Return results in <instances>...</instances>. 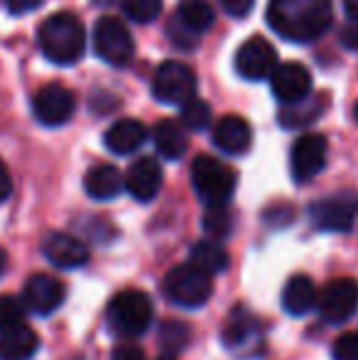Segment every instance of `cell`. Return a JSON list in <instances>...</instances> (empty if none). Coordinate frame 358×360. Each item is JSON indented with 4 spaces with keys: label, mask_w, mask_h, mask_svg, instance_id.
I'll return each mask as SVG.
<instances>
[{
    "label": "cell",
    "mask_w": 358,
    "mask_h": 360,
    "mask_svg": "<svg viewBox=\"0 0 358 360\" xmlns=\"http://www.w3.org/2000/svg\"><path fill=\"white\" fill-rule=\"evenodd\" d=\"M153 94L165 105H184L196 98V76L184 62H162L153 76Z\"/></svg>",
    "instance_id": "8"
},
{
    "label": "cell",
    "mask_w": 358,
    "mask_h": 360,
    "mask_svg": "<svg viewBox=\"0 0 358 360\" xmlns=\"http://www.w3.org/2000/svg\"><path fill=\"white\" fill-rule=\"evenodd\" d=\"M319 304V292L307 275H295L282 289V309L290 316H305Z\"/></svg>",
    "instance_id": "19"
},
{
    "label": "cell",
    "mask_w": 358,
    "mask_h": 360,
    "mask_svg": "<svg viewBox=\"0 0 358 360\" xmlns=\"http://www.w3.org/2000/svg\"><path fill=\"white\" fill-rule=\"evenodd\" d=\"M113 360H145V351L135 343H123V346L113 348Z\"/></svg>",
    "instance_id": "35"
},
{
    "label": "cell",
    "mask_w": 358,
    "mask_h": 360,
    "mask_svg": "<svg viewBox=\"0 0 358 360\" xmlns=\"http://www.w3.org/2000/svg\"><path fill=\"white\" fill-rule=\"evenodd\" d=\"M272 218H277L275 226H285V223H290L295 218V211L290 206H272V209L265 211V221L272 223Z\"/></svg>",
    "instance_id": "37"
},
{
    "label": "cell",
    "mask_w": 358,
    "mask_h": 360,
    "mask_svg": "<svg viewBox=\"0 0 358 360\" xmlns=\"http://www.w3.org/2000/svg\"><path fill=\"white\" fill-rule=\"evenodd\" d=\"M44 0H5V8H8L10 15H25V13H32L42 5Z\"/></svg>",
    "instance_id": "36"
},
{
    "label": "cell",
    "mask_w": 358,
    "mask_h": 360,
    "mask_svg": "<svg viewBox=\"0 0 358 360\" xmlns=\"http://www.w3.org/2000/svg\"><path fill=\"white\" fill-rule=\"evenodd\" d=\"M319 314L326 323H346L358 311V282L336 277L319 294Z\"/></svg>",
    "instance_id": "12"
},
{
    "label": "cell",
    "mask_w": 358,
    "mask_h": 360,
    "mask_svg": "<svg viewBox=\"0 0 358 360\" xmlns=\"http://www.w3.org/2000/svg\"><path fill=\"white\" fill-rule=\"evenodd\" d=\"M77 110V98L74 94L62 84H47L34 94L32 98V113L47 128H59L69 123Z\"/></svg>",
    "instance_id": "11"
},
{
    "label": "cell",
    "mask_w": 358,
    "mask_h": 360,
    "mask_svg": "<svg viewBox=\"0 0 358 360\" xmlns=\"http://www.w3.org/2000/svg\"><path fill=\"white\" fill-rule=\"evenodd\" d=\"M172 22L191 37H199V32H206L214 25V10L204 0H184L177 10V20Z\"/></svg>",
    "instance_id": "24"
},
{
    "label": "cell",
    "mask_w": 358,
    "mask_h": 360,
    "mask_svg": "<svg viewBox=\"0 0 358 360\" xmlns=\"http://www.w3.org/2000/svg\"><path fill=\"white\" fill-rule=\"evenodd\" d=\"M153 140H155L158 152L165 160H179V157H184L186 147H189L184 130H181V125L174 123V120H160L153 130Z\"/></svg>",
    "instance_id": "25"
},
{
    "label": "cell",
    "mask_w": 358,
    "mask_h": 360,
    "mask_svg": "<svg viewBox=\"0 0 358 360\" xmlns=\"http://www.w3.org/2000/svg\"><path fill=\"white\" fill-rule=\"evenodd\" d=\"M181 125L189 130H204L211 125V108L206 101L191 98L189 103L181 105Z\"/></svg>",
    "instance_id": "29"
},
{
    "label": "cell",
    "mask_w": 358,
    "mask_h": 360,
    "mask_svg": "<svg viewBox=\"0 0 358 360\" xmlns=\"http://www.w3.org/2000/svg\"><path fill=\"white\" fill-rule=\"evenodd\" d=\"M214 145L226 155H243L253 143V130L241 115H224L214 125Z\"/></svg>",
    "instance_id": "18"
},
{
    "label": "cell",
    "mask_w": 358,
    "mask_h": 360,
    "mask_svg": "<svg viewBox=\"0 0 358 360\" xmlns=\"http://www.w3.org/2000/svg\"><path fill=\"white\" fill-rule=\"evenodd\" d=\"M221 341H224L226 351L238 356L241 360L253 358L263 351V326H260L255 314L238 307L236 311H231L224 333H221Z\"/></svg>",
    "instance_id": "7"
},
{
    "label": "cell",
    "mask_w": 358,
    "mask_h": 360,
    "mask_svg": "<svg viewBox=\"0 0 358 360\" xmlns=\"http://www.w3.org/2000/svg\"><path fill=\"white\" fill-rule=\"evenodd\" d=\"M309 216L319 231L349 233L358 218V194L346 189L324 196L309 206Z\"/></svg>",
    "instance_id": "6"
},
{
    "label": "cell",
    "mask_w": 358,
    "mask_h": 360,
    "mask_svg": "<svg viewBox=\"0 0 358 360\" xmlns=\"http://www.w3.org/2000/svg\"><path fill=\"white\" fill-rule=\"evenodd\" d=\"M204 231H206V236H209V240H224V238H229L231 231H234V218H231L229 209L219 206V209L206 211Z\"/></svg>",
    "instance_id": "28"
},
{
    "label": "cell",
    "mask_w": 358,
    "mask_h": 360,
    "mask_svg": "<svg viewBox=\"0 0 358 360\" xmlns=\"http://www.w3.org/2000/svg\"><path fill=\"white\" fill-rule=\"evenodd\" d=\"M191 186L209 209L226 206L236 189V172L216 157L199 155L191 165Z\"/></svg>",
    "instance_id": "4"
},
{
    "label": "cell",
    "mask_w": 358,
    "mask_h": 360,
    "mask_svg": "<svg viewBox=\"0 0 358 360\" xmlns=\"http://www.w3.org/2000/svg\"><path fill=\"white\" fill-rule=\"evenodd\" d=\"M10 191H13V179H10V172L5 167V162L0 160V204L8 199Z\"/></svg>",
    "instance_id": "38"
},
{
    "label": "cell",
    "mask_w": 358,
    "mask_h": 360,
    "mask_svg": "<svg viewBox=\"0 0 358 360\" xmlns=\"http://www.w3.org/2000/svg\"><path fill=\"white\" fill-rule=\"evenodd\" d=\"M339 42L344 44L346 49H354V52H358V20H349V22L341 27Z\"/></svg>",
    "instance_id": "34"
},
{
    "label": "cell",
    "mask_w": 358,
    "mask_h": 360,
    "mask_svg": "<svg viewBox=\"0 0 358 360\" xmlns=\"http://www.w3.org/2000/svg\"><path fill=\"white\" fill-rule=\"evenodd\" d=\"M108 326L123 338H138L153 326L155 309L143 289H120L106 309Z\"/></svg>",
    "instance_id": "3"
},
{
    "label": "cell",
    "mask_w": 358,
    "mask_h": 360,
    "mask_svg": "<svg viewBox=\"0 0 358 360\" xmlns=\"http://www.w3.org/2000/svg\"><path fill=\"white\" fill-rule=\"evenodd\" d=\"M331 356H334V360H358V333L356 331L341 333L334 341Z\"/></svg>",
    "instance_id": "32"
},
{
    "label": "cell",
    "mask_w": 358,
    "mask_h": 360,
    "mask_svg": "<svg viewBox=\"0 0 358 360\" xmlns=\"http://www.w3.org/2000/svg\"><path fill=\"white\" fill-rule=\"evenodd\" d=\"M221 8H224L226 15L236 20H243L250 15V10L255 8V0H221Z\"/></svg>",
    "instance_id": "33"
},
{
    "label": "cell",
    "mask_w": 358,
    "mask_h": 360,
    "mask_svg": "<svg viewBox=\"0 0 358 360\" xmlns=\"http://www.w3.org/2000/svg\"><path fill=\"white\" fill-rule=\"evenodd\" d=\"M67 299V287H64L62 280L52 275H32L23 287V302L30 311L39 314V316H49L54 314Z\"/></svg>",
    "instance_id": "15"
},
{
    "label": "cell",
    "mask_w": 358,
    "mask_h": 360,
    "mask_svg": "<svg viewBox=\"0 0 358 360\" xmlns=\"http://www.w3.org/2000/svg\"><path fill=\"white\" fill-rule=\"evenodd\" d=\"M191 343V328L181 321H165L160 326V346L167 356H177Z\"/></svg>",
    "instance_id": "27"
},
{
    "label": "cell",
    "mask_w": 358,
    "mask_h": 360,
    "mask_svg": "<svg viewBox=\"0 0 358 360\" xmlns=\"http://www.w3.org/2000/svg\"><path fill=\"white\" fill-rule=\"evenodd\" d=\"M37 44L52 64L72 67L82 59L84 47H87V32H84L82 20L72 13L49 15L37 30Z\"/></svg>",
    "instance_id": "2"
},
{
    "label": "cell",
    "mask_w": 358,
    "mask_h": 360,
    "mask_svg": "<svg viewBox=\"0 0 358 360\" xmlns=\"http://www.w3.org/2000/svg\"><path fill=\"white\" fill-rule=\"evenodd\" d=\"M94 49L106 64L125 67L133 59L135 44L123 20L113 15H103L94 27Z\"/></svg>",
    "instance_id": "9"
},
{
    "label": "cell",
    "mask_w": 358,
    "mask_h": 360,
    "mask_svg": "<svg viewBox=\"0 0 358 360\" xmlns=\"http://www.w3.org/2000/svg\"><path fill=\"white\" fill-rule=\"evenodd\" d=\"M344 13L349 20H358V0H344Z\"/></svg>",
    "instance_id": "39"
},
{
    "label": "cell",
    "mask_w": 358,
    "mask_h": 360,
    "mask_svg": "<svg viewBox=\"0 0 358 360\" xmlns=\"http://www.w3.org/2000/svg\"><path fill=\"white\" fill-rule=\"evenodd\" d=\"M277 69V52L265 37H250L236 52V72L248 81L270 79Z\"/></svg>",
    "instance_id": "14"
},
{
    "label": "cell",
    "mask_w": 358,
    "mask_h": 360,
    "mask_svg": "<svg viewBox=\"0 0 358 360\" xmlns=\"http://www.w3.org/2000/svg\"><path fill=\"white\" fill-rule=\"evenodd\" d=\"M145 138H148V128L135 118H123L113 123L103 135V143L115 155H130L138 147H143Z\"/></svg>",
    "instance_id": "21"
},
{
    "label": "cell",
    "mask_w": 358,
    "mask_h": 360,
    "mask_svg": "<svg viewBox=\"0 0 358 360\" xmlns=\"http://www.w3.org/2000/svg\"><path fill=\"white\" fill-rule=\"evenodd\" d=\"M162 292L170 302L181 309H199L211 299L214 282H211V275L201 272L191 262H184V265H177L167 272L162 282Z\"/></svg>",
    "instance_id": "5"
},
{
    "label": "cell",
    "mask_w": 358,
    "mask_h": 360,
    "mask_svg": "<svg viewBox=\"0 0 358 360\" xmlns=\"http://www.w3.org/2000/svg\"><path fill=\"white\" fill-rule=\"evenodd\" d=\"M120 8L133 22L148 25L162 13V0H120Z\"/></svg>",
    "instance_id": "30"
},
{
    "label": "cell",
    "mask_w": 358,
    "mask_h": 360,
    "mask_svg": "<svg viewBox=\"0 0 358 360\" xmlns=\"http://www.w3.org/2000/svg\"><path fill=\"white\" fill-rule=\"evenodd\" d=\"M8 270V252L0 248V277H3V272Z\"/></svg>",
    "instance_id": "40"
},
{
    "label": "cell",
    "mask_w": 358,
    "mask_h": 360,
    "mask_svg": "<svg viewBox=\"0 0 358 360\" xmlns=\"http://www.w3.org/2000/svg\"><path fill=\"white\" fill-rule=\"evenodd\" d=\"M334 20L331 0H270L268 25L290 42H314Z\"/></svg>",
    "instance_id": "1"
},
{
    "label": "cell",
    "mask_w": 358,
    "mask_h": 360,
    "mask_svg": "<svg viewBox=\"0 0 358 360\" xmlns=\"http://www.w3.org/2000/svg\"><path fill=\"white\" fill-rule=\"evenodd\" d=\"M37 351L39 336L27 323L0 331V360H32Z\"/></svg>",
    "instance_id": "22"
},
{
    "label": "cell",
    "mask_w": 358,
    "mask_h": 360,
    "mask_svg": "<svg viewBox=\"0 0 358 360\" xmlns=\"http://www.w3.org/2000/svg\"><path fill=\"white\" fill-rule=\"evenodd\" d=\"M354 113H356V123H358V103H356V108H354Z\"/></svg>",
    "instance_id": "43"
},
{
    "label": "cell",
    "mask_w": 358,
    "mask_h": 360,
    "mask_svg": "<svg viewBox=\"0 0 358 360\" xmlns=\"http://www.w3.org/2000/svg\"><path fill=\"white\" fill-rule=\"evenodd\" d=\"M270 89L280 103L297 105L312 96V74L300 62L277 64V69L270 76Z\"/></svg>",
    "instance_id": "13"
},
{
    "label": "cell",
    "mask_w": 358,
    "mask_h": 360,
    "mask_svg": "<svg viewBox=\"0 0 358 360\" xmlns=\"http://www.w3.org/2000/svg\"><path fill=\"white\" fill-rule=\"evenodd\" d=\"M25 302L13 294H3L0 297V331L23 326L25 323Z\"/></svg>",
    "instance_id": "31"
},
{
    "label": "cell",
    "mask_w": 358,
    "mask_h": 360,
    "mask_svg": "<svg viewBox=\"0 0 358 360\" xmlns=\"http://www.w3.org/2000/svg\"><path fill=\"white\" fill-rule=\"evenodd\" d=\"M189 262L194 267H199L206 275H219V272L229 270V250L221 245L219 240H201L191 248L189 252Z\"/></svg>",
    "instance_id": "23"
},
{
    "label": "cell",
    "mask_w": 358,
    "mask_h": 360,
    "mask_svg": "<svg viewBox=\"0 0 358 360\" xmlns=\"http://www.w3.org/2000/svg\"><path fill=\"white\" fill-rule=\"evenodd\" d=\"M158 360H177V356H167V353H165V356H160Z\"/></svg>",
    "instance_id": "42"
},
{
    "label": "cell",
    "mask_w": 358,
    "mask_h": 360,
    "mask_svg": "<svg viewBox=\"0 0 358 360\" xmlns=\"http://www.w3.org/2000/svg\"><path fill=\"white\" fill-rule=\"evenodd\" d=\"M326 98H307L297 105H285V110L280 113V125L285 128H305V125L314 123L324 110Z\"/></svg>",
    "instance_id": "26"
},
{
    "label": "cell",
    "mask_w": 358,
    "mask_h": 360,
    "mask_svg": "<svg viewBox=\"0 0 358 360\" xmlns=\"http://www.w3.org/2000/svg\"><path fill=\"white\" fill-rule=\"evenodd\" d=\"M326 155H329V143L324 135L307 133L295 140L290 152V169L297 184L312 181L326 167Z\"/></svg>",
    "instance_id": "10"
},
{
    "label": "cell",
    "mask_w": 358,
    "mask_h": 360,
    "mask_svg": "<svg viewBox=\"0 0 358 360\" xmlns=\"http://www.w3.org/2000/svg\"><path fill=\"white\" fill-rule=\"evenodd\" d=\"M94 5H98V8H110V5L115 3V0H91Z\"/></svg>",
    "instance_id": "41"
},
{
    "label": "cell",
    "mask_w": 358,
    "mask_h": 360,
    "mask_svg": "<svg viewBox=\"0 0 358 360\" xmlns=\"http://www.w3.org/2000/svg\"><path fill=\"white\" fill-rule=\"evenodd\" d=\"M125 189L135 201H153L162 189V167L155 157H140L125 174Z\"/></svg>",
    "instance_id": "16"
},
{
    "label": "cell",
    "mask_w": 358,
    "mask_h": 360,
    "mask_svg": "<svg viewBox=\"0 0 358 360\" xmlns=\"http://www.w3.org/2000/svg\"><path fill=\"white\" fill-rule=\"evenodd\" d=\"M42 252L54 267H62V270L84 267L91 255L87 243L69 236V233H49L42 243Z\"/></svg>",
    "instance_id": "17"
},
{
    "label": "cell",
    "mask_w": 358,
    "mask_h": 360,
    "mask_svg": "<svg viewBox=\"0 0 358 360\" xmlns=\"http://www.w3.org/2000/svg\"><path fill=\"white\" fill-rule=\"evenodd\" d=\"M125 186V179L118 167L113 165H96L84 176V189L94 201H110L120 194Z\"/></svg>",
    "instance_id": "20"
}]
</instances>
